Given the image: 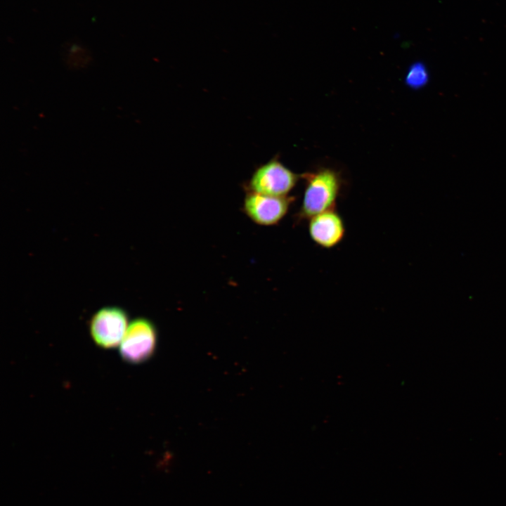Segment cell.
<instances>
[{"label":"cell","mask_w":506,"mask_h":506,"mask_svg":"<svg viewBox=\"0 0 506 506\" xmlns=\"http://www.w3.org/2000/svg\"><path fill=\"white\" fill-rule=\"evenodd\" d=\"M308 231L317 245L330 249L342 242L346 228L341 215L332 209L312 216L309 220Z\"/></svg>","instance_id":"8992f818"},{"label":"cell","mask_w":506,"mask_h":506,"mask_svg":"<svg viewBox=\"0 0 506 506\" xmlns=\"http://www.w3.org/2000/svg\"><path fill=\"white\" fill-rule=\"evenodd\" d=\"M157 344V331L154 323L146 318H137L129 325L119 344L122 358L137 364L150 359Z\"/></svg>","instance_id":"7a4b0ae2"},{"label":"cell","mask_w":506,"mask_h":506,"mask_svg":"<svg viewBox=\"0 0 506 506\" xmlns=\"http://www.w3.org/2000/svg\"><path fill=\"white\" fill-rule=\"evenodd\" d=\"M301 176L294 173L277 159L259 167L246 186V191L273 196H287Z\"/></svg>","instance_id":"3957f363"},{"label":"cell","mask_w":506,"mask_h":506,"mask_svg":"<svg viewBox=\"0 0 506 506\" xmlns=\"http://www.w3.org/2000/svg\"><path fill=\"white\" fill-rule=\"evenodd\" d=\"M429 78L425 65L422 62H415L409 67L405 82L411 89H419L428 83Z\"/></svg>","instance_id":"52a82bcc"},{"label":"cell","mask_w":506,"mask_h":506,"mask_svg":"<svg viewBox=\"0 0 506 506\" xmlns=\"http://www.w3.org/2000/svg\"><path fill=\"white\" fill-rule=\"evenodd\" d=\"M129 316L122 308L108 306L98 310L91 318L89 332L94 342L103 349L120 344L128 328Z\"/></svg>","instance_id":"277c9868"},{"label":"cell","mask_w":506,"mask_h":506,"mask_svg":"<svg viewBox=\"0 0 506 506\" xmlns=\"http://www.w3.org/2000/svg\"><path fill=\"white\" fill-rule=\"evenodd\" d=\"M242 212L257 225L270 226L279 223L288 213L293 196H273L246 191Z\"/></svg>","instance_id":"5b68a950"},{"label":"cell","mask_w":506,"mask_h":506,"mask_svg":"<svg viewBox=\"0 0 506 506\" xmlns=\"http://www.w3.org/2000/svg\"><path fill=\"white\" fill-rule=\"evenodd\" d=\"M301 177L306 186L301 205L296 214L297 223L309 220L325 211L335 209L342 181L339 175L330 169L307 172Z\"/></svg>","instance_id":"6da1fadb"}]
</instances>
